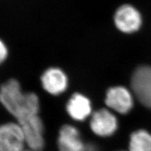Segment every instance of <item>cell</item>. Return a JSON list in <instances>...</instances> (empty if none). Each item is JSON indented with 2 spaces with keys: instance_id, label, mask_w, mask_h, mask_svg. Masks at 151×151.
<instances>
[{
  "instance_id": "9c48e42d",
  "label": "cell",
  "mask_w": 151,
  "mask_h": 151,
  "mask_svg": "<svg viewBox=\"0 0 151 151\" xmlns=\"http://www.w3.org/2000/svg\"><path fill=\"white\" fill-rule=\"evenodd\" d=\"M42 86L52 95H59L68 88V79L64 71L59 68H51L46 70L41 77Z\"/></svg>"
},
{
  "instance_id": "8992f818",
  "label": "cell",
  "mask_w": 151,
  "mask_h": 151,
  "mask_svg": "<svg viewBox=\"0 0 151 151\" xmlns=\"http://www.w3.org/2000/svg\"><path fill=\"white\" fill-rule=\"evenodd\" d=\"M105 103L115 111L126 114L132 109L134 101L132 94L127 88L115 86L110 88L107 91Z\"/></svg>"
},
{
  "instance_id": "52a82bcc",
  "label": "cell",
  "mask_w": 151,
  "mask_h": 151,
  "mask_svg": "<svg viewBox=\"0 0 151 151\" xmlns=\"http://www.w3.org/2000/svg\"><path fill=\"white\" fill-rule=\"evenodd\" d=\"M90 127L94 133L98 136H111L117 129L116 118L108 110H99L92 115Z\"/></svg>"
},
{
  "instance_id": "7c38bea8",
  "label": "cell",
  "mask_w": 151,
  "mask_h": 151,
  "mask_svg": "<svg viewBox=\"0 0 151 151\" xmlns=\"http://www.w3.org/2000/svg\"><path fill=\"white\" fill-rule=\"evenodd\" d=\"M8 56V49L6 45L0 39V64L3 63Z\"/></svg>"
},
{
  "instance_id": "7a4b0ae2",
  "label": "cell",
  "mask_w": 151,
  "mask_h": 151,
  "mask_svg": "<svg viewBox=\"0 0 151 151\" xmlns=\"http://www.w3.org/2000/svg\"><path fill=\"white\" fill-rule=\"evenodd\" d=\"M116 28L124 34H133L142 25V17L134 6L125 4L118 8L113 17Z\"/></svg>"
},
{
  "instance_id": "3957f363",
  "label": "cell",
  "mask_w": 151,
  "mask_h": 151,
  "mask_svg": "<svg viewBox=\"0 0 151 151\" xmlns=\"http://www.w3.org/2000/svg\"><path fill=\"white\" fill-rule=\"evenodd\" d=\"M24 134L25 143L32 151H41L44 149V124L37 115L18 121Z\"/></svg>"
},
{
  "instance_id": "6da1fadb",
  "label": "cell",
  "mask_w": 151,
  "mask_h": 151,
  "mask_svg": "<svg viewBox=\"0 0 151 151\" xmlns=\"http://www.w3.org/2000/svg\"><path fill=\"white\" fill-rule=\"evenodd\" d=\"M0 101L18 121L37 115L39 100L33 93H23L16 79H10L0 89Z\"/></svg>"
},
{
  "instance_id": "4fadbf2b",
  "label": "cell",
  "mask_w": 151,
  "mask_h": 151,
  "mask_svg": "<svg viewBox=\"0 0 151 151\" xmlns=\"http://www.w3.org/2000/svg\"><path fill=\"white\" fill-rule=\"evenodd\" d=\"M86 151H96V147L91 144L86 145Z\"/></svg>"
},
{
  "instance_id": "5b68a950",
  "label": "cell",
  "mask_w": 151,
  "mask_h": 151,
  "mask_svg": "<svg viewBox=\"0 0 151 151\" xmlns=\"http://www.w3.org/2000/svg\"><path fill=\"white\" fill-rule=\"evenodd\" d=\"M25 142L19 124L7 123L0 126V151H23Z\"/></svg>"
},
{
  "instance_id": "8fae6325",
  "label": "cell",
  "mask_w": 151,
  "mask_h": 151,
  "mask_svg": "<svg viewBox=\"0 0 151 151\" xmlns=\"http://www.w3.org/2000/svg\"><path fill=\"white\" fill-rule=\"evenodd\" d=\"M129 151H151V135L143 130L134 132L130 136Z\"/></svg>"
},
{
  "instance_id": "5bb4252c",
  "label": "cell",
  "mask_w": 151,
  "mask_h": 151,
  "mask_svg": "<svg viewBox=\"0 0 151 151\" xmlns=\"http://www.w3.org/2000/svg\"><path fill=\"white\" fill-rule=\"evenodd\" d=\"M23 151H32V150H23Z\"/></svg>"
},
{
  "instance_id": "ba28073f",
  "label": "cell",
  "mask_w": 151,
  "mask_h": 151,
  "mask_svg": "<svg viewBox=\"0 0 151 151\" xmlns=\"http://www.w3.org/2000/svg\"><path fill=\"white\" fill-rule=\"evenodd\" d=\"M58 145L59 151H86V145L79 131L70 125H64L61 127Z\"/></svg>"
},
{
  "instance_id": "277c9868",
  "label": "cell",
  "mask_w": 151,
  "mask_h": 151,
  "mask_svg": "<svg viewBox=\"0 0 151 151\" xmlns=\"http://www.w3.org/2000/svg\"><path fill=\"white\" fill-rule=\"evenodd\" d=\"M131 86L138 100L151 108V67L141 66L132 75Z\"/></svg>"
},
{
  "instance_id": "30bf717a",
  "label": "cell",
  "mask_w": 151,
  "mask_h": 151,
  "mask_svg": "<svg viewBox=\"0 0 151 151\" xmlns=\"http://www.w3.org/2000/svg\"><path fill=\"white\" fill-rule=\"evenodd\" d=\"M66 110L73 119L83 121L91 115V104L86 96L80 93H75L69 100Z\"/></svg>"
}]
</instances>
